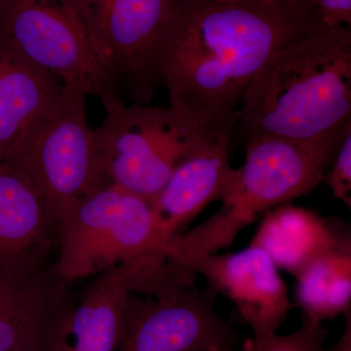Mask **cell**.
<instances>
[{
	"mask_svg": "<svg viewBox=\"0 0 351 351\" xmlns=\"http://www.w3.org/2000/svg\"><path fill=\"white\" fill-rule=\"evenodd\" d=\"M325 27L313 0H182L157 44V76L184 119L234 128L245 92L265 64Z\"/></svg>",
	"mask_w": 351,
	"mask_h": 351,
	"instance_id": "obj_1",
	"label": "cell"
},
{
	"mask_svg": "<svg viewBox=\"0 0 351 351\" xmlns=\"http://www.w3.org/2000/svg\"><path fill=\"white\" fill-rule=\"evenodd\" d=\"M246 137L313 140L351 127V29L322 27L284 46L245 92Z\"/></svg>",
	"mask_w": 351,
	"mask_h": 351,
	"instance_id": "obj_2",
	"label": "cell"
},
{
	"mask_svg": "<svg viewBox=\"0 0 351 351\" xmlns=\"http://www.w3.org/2000/svg\"><path fill=\"white\" fill-rule=\"evenodd\" d=\"M233 129L195 123L171 107L132 104L115 108L93 129L101 184L125 189L152 203L193 147Z\"/></svg>",
	"mask_w": 351,
	"mask_h": 351,
	"instance_id": "obj_3",
	"label": "cell"
},
{
	"mask_svg": "<svg viewBox=\"0 0 351 351\" xmlns=\"http://www.w3.org/2000/svg\"><path fill=\"white\" fill-rule=\"evenodd\" d=\"M88 95L63 86L31 120L4 156L38 191L58 226L82 199L103 188L97 172Z\"/></svg>",
	"mask_w": 351,
	"mask_h": 351,
	"instance_id": "obj_4",
	"label": "cell"
},
{
	"mask_svg": "<svg viewBox=\"0 0 351 351\" xmlns=\"http://www.w3.org/2000/svg\"><path fill=\"white\" fill-rule=\"evenodd\" d=\"M161 247L152 203L106 186L80 201L62 221L54 265L73 285L119 265L164 256Z\"/></svg>",
	"mask_w": 351,
	"mask_h": 351,
	"instance_id": "obj_5",
	"label": "cell"
},
{
	"mask_svg": "<svg viewBox=\"0 0 351 351\" xmlns=\"http://www.w3.org/2000/svg\"><path fill=\"white\" fill-rule=\"evenodd\" d=\"M0 43L64 86L98 99L107 112L125 105L71 0H0Z\"/></svg>",
	"mask_w": 351,
	"mask_h": 351,
	"instance_id": "obj_6",
	"label": "cell"
},
{
	"mask_svg": "<svg viewBox=\"0 0 351 351\" xmlns=\"http://www.w3.org/2000/svg\"><path fill=\"white\" fill-rule=\"evenodd\" d=\"M193 269L171 263L127 301L117 351H205L239 343L240 335L216 311L217 293L197 287Z\"/></svg>",
	"mask_w": 351,
	"mask_h": 351,
	"instance_id": "obj_7",
	"label": "cell"
},
{
	"mask_svg": "<svg viewBox=\"0 0 351 351\" xmlns=\"http://www.w3.org/2000/svg\"><path fill=\"white\" fill-rule=\"evenodd\" d=\"M345 134L313 140L247 137L244 164L221 203L226 223L244 230L262 214L313 191Z\"/></svg>",
	"mask_w": 351,
	"mask_h": 351,
	"instance_id": "obj_8",
	"label": "cell"
},
{
	"mask_svg": "<svg viewBox=\"0 0 351 351\" xmlns=\"http://www.w3.org/2000/svg\"><path fill=\"white\" fill-rule=\"evenodd\" d=\"M182 0H83L78 11L104 68L133 104L147 105L157 76L154 56Z\"/></svg>",
	"mask_w": 351,
	"mask_h": 351,
	"instance_id": "obj_9",
	"label": "cell"
},
{
	"mask_svg": "<svg viewBox=\"0 0 351 351\" xmlns=\"http://www.w3.org/2000/svg\"><path fill=\"white\" fill-rule=\"evenodd\" d=\"M186 267L204 277L217 294L232 302L240 319L251 329L253 346L277 334L294 307L276 265L258 247L203 256Z\"/></svg>",
	"mask_w": 351,
	"mask_h": 351,
	"instance_id": "obj_10",
	"label": "cell"
},
{
	"mask_svg": "<svg viewBox=\"0 0 351 351\" xmlns=\"http://www.w3.org/2000/svg\"><path fill=\"white\" fill-rule=\"evenodd\" d=\"M142 271V263H127L71 291L53 324L47 351H117L128 295Z\"/></svg>",
	"mask_w": 351,
	"mask_h": 351,
	"instance_id": "obj_11",
	"label": "cell"
},
{
	"mask_svg": "<svg viewBox=\"0 0 351 351\" xmlns=\"http://www.w3.org/2000/svg\"><path fill=\"white\" fill-rule=\"evenodd\" d=\"M232 130L219 132L193 147L182 159L152 202L161 251L171 239L215 201L226 197L237 169L230 165L228 147Z\"/></svg>",
	"mask_w": 351,
	"mask_h": 351,
	"instance_id": "obj_12",
	"label": "cell"
},
{
	"mask_svg": "<svg viewBox=\"0 0 351 351\" xmlns=\"http://www.w3.org/2000/svg\"><path fill=\"white\" fill-rule=\"evenodd\" d=\"M59 226L19 170L0 161V270L32 274L46 267Z\"/></svg>",
	"mask_w": 351,
	"mask_h": 351,
	"instance_id": "obj_13",
	"label": "cell"
},
{
	"mask_svg": "<svg viewBox=\"0 0 351 351\" xmlns=\"http://www.w3.org/2000/svg\"><path fill=\"white\" fill-rule=\"evenodd\" d=\"M71 289L54 263L32 274L0 270V351H47Z\"/></svg>",
	"mask_w": 351,
	"mask_h": 351,
	"instance_id": "obj_14",
	"label": "cell"
},
{
	"mask_svg": "<svg viewBox=\"0 0 351 351\" xmlns=\"http://www.w3.org/2000/svg\"><path fill=\"white\" fill-rule=\"evenodd\" d=\"M350 243V228L341 221L285 203L265 213L250 245L265 251L277 269L295 277L318 258Z\"/></svg>",
	"mask_w": 351,
	"mask_h": 351,
	"instance_id": "obj_15",
	"label": "cell"
},
{
	"mask_svg": "<svg viewBox=\"0 0 351 351\" xmlns=\"http://www.w3.org/2000/svg\"><path fill=\"white\" fill-rule=\"evenodd\" d=\"M63 86L54 76L0 43V161Z\"/></svg>",
	"mask_w": 351,
	"mask_h": 351,
	"instance_id": "obj_16",
	"label": "cell"
},
{
	"mask_svg": "<svg viewBox=\"0 0 351 351\" xmlns=\"http://www.w3.org/2000/svg\"><path fill=\"white\" fill-rule=\"evenodd\" d=\"M295 278L302 315L323 323L350 311L351 243L318 258Z\"/></svg>",
	"mask_w": 351,
	"mask_h": 351,
	"instance_id": "obj_17",
	"label": "cell"
},
{
	"mask_svg": "<svg viewBox=\"0 0 351 351\" xmlns=\"http://www.w3.org/2000/svg\"><path fill=\"white\" fill-rule=\"evenodd\" d=\"M301 326L286 336L274 335L258 346L252 345L251 351H324L327 330L323 323L302 315Z\"/></svg>",
	"mask_w": 351,
	"mask_h": 351,
	"instance_id": "obj_18",
	"label": "cell"
},
{
	"mask_svg": "<svg viewBox=\"0 0 351 351\" xmlns=\"http://www.w3.org/2000/svg\"><path fill=\"white\" fill-rule=\"evenodd\" d=\"M332 170L324 174L322 182L331 189L332 195L351 208V127L346 130Z\"/></svg>",
	"mask_w": 351,
	"mask_h": 351,
	"instance_id": "obj_19",
	"label": "cell"
},
{
	"mask_svg": "<svg viewBox=\"0 0 351 351\" xmlns=\"http://www.w3.org/2000/svg\"><path fill=\"white\" fill-rule=\"evenodd\" d=\"M328 27H350L351 0H313Z\"/></svg>",
	"mask_w": 351,
	"mask_h": 351,
	"instance_id": "obj_20",
	"label": "cell"
},
{
	"mask_svg": "<svg viewBox=\"0 0 351 351\" xmlns=\"http://www.w3.org/2000/svg\"><path fill=\"white\" fill-rule=\"evenodd\" d=\"M343 315L346 316V327L343 336L330 350L325 348L324 351H351V318L350 311H346Z\"/></svg>",
	"mask_w": 351,
	"mask_h": 351,
	"instance_id": "obj_21",
	"label": "cell"
},
{
	"mask_svg": "<svg viewBox=\"0 0 351 351\" xmlns=\"http://www.w3.org/2000/svg\"><path fill=\"white\" fill-rule=\"evenodd\" d=\"M216 1H221V2H237V1H258V2L286 1V2H297V1H302V0H216Z\"/></svg>",
	"mask_w": 351,
	"mask_h": 351,
	"instance_id": "obj_22",
	"label": "cell"
},
{
	"mask_svg": "<svg viewBox=\"0 0 351 351\" xmlns=\"http://www.w3.org/2000/svg\"><path fill=\"white\" fill-rule=\"evenodd\" d=\"M235 351H251V339L246 341V343H243L241 348Z\"/></svg>",
	"mask_w": 351,
	"mask_h": 351,
	"instance_id": "obj_23",
	"label": "cell"
},
{
	"mask_svg": "<svg viewBox=\"0 0 351 351\" xmlns=\"http://www.w3.org/2000/svg\"><path fill=\"white\" fill-rule=\"evenodd\" d=\"M232 346H223V348H214V350H205V351H232Z\"/></svg>",
	"mask_w": 351,
	"mask_h": 351,
	"instance_id": "obj_24",
	"label": "cell"
}]
</instances>
